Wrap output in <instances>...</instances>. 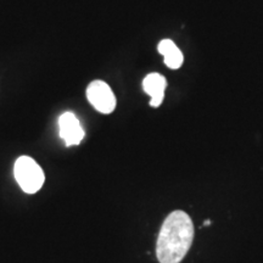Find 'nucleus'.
Returning a JSON list of instances; mask_svg holds the SVG:
<instances>
[{
	"label": "nucleus",
	"instance_id": "1",
	"mask_svg": "<svg viewBox=\"0 0 263 263\" xmlns=\"http://www.w3.org/2000/svg\"><path fill=\"white\" fill-rule=\"evenodd\" d=\"M194 224L189 215L174 211L164 219L157 238L156 255L160 263H180L192 248Z\"/></svg>",
	"mask_w": 263,
	"mask_h": 263
},
{
	"label": "nucleus",
	"instance_id": "2",
	"mask_svg": "<svg viewBox=\"0 0 263 263\" xmlns=\"http://www.w3.org/2000/svg\"><path fill=\"white\" fill-rule=\"evenodd\" d=\"M14 174L20 188L27 194L39 192L45 180L42 167L29 156H21L16 160Z\"/></svg>",
	"mask_w": 263,
	"mask_h": 263
},
{
	"label": "nucleus",
	"instance_id": "5",
	"mask_svg": "<svg viewBox=\"0 0 263 263\" xmlns=\"http://www.w3.org/2000/svg\"><path fill=\"white\" fill-rule=\"evenodd\" d=\"M167 87V81L162 74L150 73L143 81V89L150 95V105L153 107H159L164 98V90Z\"/></svg>",
	"mask_w": 263,
	"mask_h": 263
},
{
	"label": "nucleus",
	"instance_id": "3",
	"mask_svg": "<svg viewBox=\"0 0 263 263\" xmlns=\"http://www.w3.org/2000/svg\"><path fill=\"white\" fill-rule=\"evenodd\" d=\"M88 101L100 114L108 115L116 108V97L106 82L93 81L87 88Z\"/></svg>",
	"mask_w": 263,
	"mask_h": 263
},
{
	"label": "nucleus",
	"instance_id": "4",
	"mask_svg": "<svg viewBox=\"0 0 263 263\" xmlns=\"http://www.w3.org/2000/svg\"><path fill=\"white\" fill-rule=\"evenodd\" d=\"M59 133L66 146L80 145L85 136L80 120L72 112L62 114L59 118Z\"/></svg>",
	"mask_w": 263,
	"mask_h": 263
},
{
	"label": "nucleus",
	"instance_id": "6",
	"mask_svg": "<svg viewBox=\"0 0 263 263\" xmlns=\"http://www.w3.org/2000/svg\"><path fill=\"white\" fill-rule=\"evenodd\" d=\"M157 50H159L160 54L162 55L164 64H166L167 67L171 68V70H178L180 66L183 65V52L179 50L178 47L176 45V43L171 41V39H162V41L159 43Z\"/></svg>",
	"mask_w": 263,
	"mask_h": 263
}]
</instances>
